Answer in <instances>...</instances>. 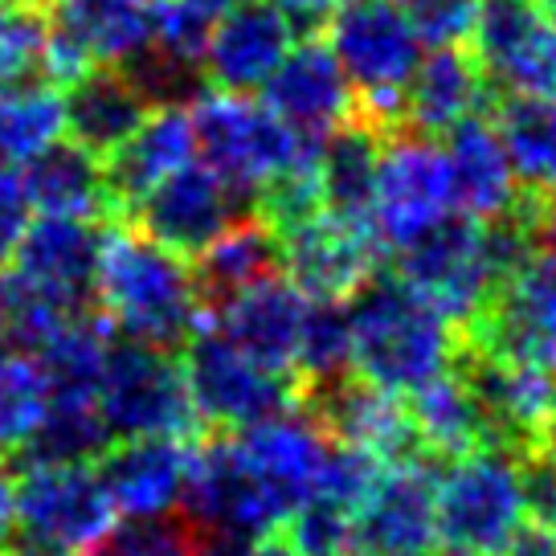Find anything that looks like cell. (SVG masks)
I'll list each match as a JSON object with an SVG mask.
<instances>
[{
	"mask_svg": "<svg viewBox=\"0 0 556 556\" xmlns=\"http://www.w3.org/2000/svg\"><path fill=\"white\" fill-rule=\"evenodd\" d=\"M37 4H58V0H37Z\"/></svg>",
	"mask_w": 556,
	"mask_h": 556,
	"instance_id": "57",
	"label": "cell"
},
{
	"mask_svg": "<svg viewBox=\"0 0 556 556\" xmlns=\"http://www.w3.org/2000/svg\"><path fill=\"white\" fill-rule=\"evenodd\" d=\"M352 372V331H348V307L328 299H307L303 331H299L295 377L299 393L315 384L340 381Z\"/></svg>",
	"mask_w": 556,
	"mask_h": 556,
	"instance_id": "38",
	"label": "cell"
},
{
	"mask_svg": "<svg viewBox=\"0 0 556 556\" xmlns=\"http://www.w3.org/2000/svg\"><path fill=\"white\" fill-rule=\"evenodd\" d=\"M540 446H553L556 451V372H553V389H548V414H544V442Z\"/></svg>",
	"mask_w": 556,
	"mask_h": 556,
	"instance_id": "53",
	"label": "cell"
},
{
	"mask_svg": "<svg viewBox=\"0 0 556 556\" xmlns=\"http://www.w3.org/2000/svg\"><path fill=\"white\" fill-rule=\"evenodd\" d=\"M520 467L504 446L451 458L434 483V548L438 556H500L520 528Z\"/></svg>",
	"mask_w": 556,
	"mask_h": 556,
	"instance_id": "5",
	"label": "cell"
},
{
	"mask_svg": "<svg viewBox=\"0 0 556 556\" xmlns=\"http://www.w3.org/2000/svg\"><path fill=\"white\" fill-rule=\"evenodd\" d=\"M185 384L197 409V421L217 434H238L266 417L299 409V381L287 372L254 365L245 352L229 344L222 331L208 328V319L192 331L185 344Z\"/></svg>",
	"mask_w": 556,
	"mask_h": 556,
	"instance_id": "6",
	"label": "cell"
},
{
	"mask_svg": "<svg viewBox=\"0 0 556 556\" xmlns=\"http://www.w3.org/2000/svg\"><path fill=\"white\" fill-rule=\"evenodd\" d=\"M201 532L185 516L115 523L106 540L90 556H197Z\"/></svg>",
	"mask_w": 556,
	"mask_h": 556,
	"instance_id": "43",
	"label": "cell"
},
{
	"mask_svg": "<svg viewBox=\"0 0 556 556\" xmlns=\"http://www.w3.org/2000/svg\"><path fill=\"white\" fill-rule=\"evenodd\" d=\"M99 414L111 438H192L201 430L189 384L173 352L115 340L99 384Z\"/></svg>",
	"mask_w": 556,
	"mask_h": 556,
	"instance_id": "7",
	"label": "cell"
},
{
	"mask_svg": "<svg viewBox=\"0 0 556 556\" xmlns=\"http://www.w3.org/2000/svg\"><path fill=\"white\" fill-rule=\"evenodd\" d=\"M46 405H50V384L34 352L0 348V454L13 458L25 446Z\"/></svg>",
	"mask_w": 556,
	"mask_h": 556,
	"instance_id": "39",
	"label": "cell"
},
{
	"mask_svg": "<svg viewBox=\"0 0 556 556\" xmlns=\"http://www.w3.org/2000/svg\"><path fill=\"white\" fill-rule=\"evenodd\" d=\"M192 438H119L99 458V475L115 516L160 520L185 504L192 467Z\"/></svg>",
	"mask_w": 556,
	"mask_h": 556,
	"instance_id": "21",
	"label": "cell"
},
{
	"mask_svg": "<svg viewBox=\"0 0 556 556\" xmlns=\"http://www.w3.org/2000/svg\"><path fill=\"white\" fill-rule=\"evenodd\" d=\"M381 470H384V458H377V454L361 451V446H348V442H331L312 500H328V504L344 507V511L356 516L365 507L368 495H372Z\"/></svg>",
	"mask_w": 556,
	"mask_h": 556,
	"instance_id": "42",
	"label": "cell"
},
{
	"mask_svg": "<svg viewBox=\"0 0 556 556\" xmlns=\"http://www.w3.org/2000/svg\"><path fill=\"white\" fill-rule=\"evenodd\" d=\"M185 520L205 536L262 540L278 536L291 507L262 483L233 446V434H217L192 451L189 486H185Z\"/></svg>",
	"mask_w": 556,
	"mask_h": 556,
	"instance_id": "11",
	"label": "cell"
},
{
	"mask_svg": "<svg viewBox=\"0 0 556 556\" xmlns=\"http://www.w3.org/2000/svg\"><path fill=\"white\" fill-rule=\"evenodd\" d=\"M62 90L50 83L0 90V164H25L62 139Z\"/></svg>",
	"mask_w": 556,
	"mask_h": 556,
	"instance_id": "37",
	"label": "cell"
},
{
	"mask_svg": "<svg viewBox=\"0 0 556 556\" xmlns=\"http://www.w3.org/2000/svg\"><path fill=\"white\" fill-rule=\"evenodd\" d=\"M438 458L414 454L384 463L365 507L356 511V556L434 553V483Z\"/></svg>",
	"mask_w": 556,
	"mask_h": 556,
	"instance_id": "15",
	"label": "cell"
},
{
	"mask_svg": "<svg viewBox=\"0 0 556 556\" xmlns=\"http://www.w3.org/2000/svg\"><path fill=\"white\" fill-rule=\"evenodd\" d=\"M458 372L470 384L486 421L491 446H504L511 454H523L544 442V414H548V389L553 372L528 365H507L475 352H458Z\"/></svg>",
	"mask_w": 556,
	"mask_h": 556,
	"instance_id": "22",
	"label": "cell"
},
{
	"mask_svg": "<svg viewBox=\"0 0 556 556\" xmlns=\"http://www.w3.org/2000/svg\"><path fill=\"white\" fill-rule=\"evenodd\" d=\"M208 312H213L208 328L222 331L229 344L245 352L254 365L295 377V352L303 315H307V295L282 270L233 291L222 303H213Z\"/></svg>",
	"mask_w": 556,
	"mask_h": 556,
	"instance_id": "19",
	"label": "cell"
},
{
	"mask_svg": "<svg viewBox=\"0 0 556 556\" xmlns=\"http://www.w3.org/2000/svg\"><path fill=\"white\" fill-rule=\"evenodd\" d=\"M540 13L548 17V25H556V0H540Z\"/></svg>",
	"mask_w": 556,
	"mask_h": 556,
	"instance_id": "55",
	"label": "cell"
},
{
	"mask_svg": "<svg viewBox=\"0 0 556 556\" xmlns=\"http://www.w3.org/2000/svg\"><path fill=\"white\" fill-rule=\"evenodd\" d=\"M180 4H189V9L205 13V17H222L229 4H238V0H180Z\"/></svg>",
	"mask_w": 556,
	"mask_h": 556,
	"instance_id": "54",
	"label": "cell"
},
{
	"mask_svg": "<svg viewBox=\"0 0 556 556\" xmlns=\"http://www.w3.org/2000/svg\"><path fill=\"white\" fill-rule=\"evenodd\" d=\"M50 9L37 0H0V90L46 83Z\"/></svg>",
	"mask_w": 556,
	"mask_h": 556,
	"instance_id": "40",
	"label": "cell"
},
{
	"mask_svg": "<svg viewBox=\"0 0 556 556\" xmlns=\"http://www.w3.org/2000/svg\"><path fill=\"white\" fill-rule=\"evenodd\" d=\"M278 245H282V275L307 299L344 303L377 275L372 229L340 222L331 213H315L312 222L278 233Z\"/></svg>",
	"mask_w": 556,
	"mask_h": 556,
	"instance_id": "17",
	"label": "cell"
},
{
	"mask_svg": "<svg viewBox=\"0 0 556 556\" xmlns=\"http://www.w3.org/2000/svg\"><path fill=\"white\" fill-rule=\"evenodd\" d=\"M500 556H556V532L532 520H520V528L507 536Z\"/></svg>",
	"mask_w": 556,
	"mask_h": 556,
	"instance_id": "50",
	"label": "cell"
},
{
	"mask_svg": "<svg viewBox=\"0 0 556 556\" xmlns=\"http://www.w3.org/2000/svg\"><path fill=\"white\" fill-rule=\"evenodd\" d=\"M486 99V74L475 53L463 46H438L417 62L414 78L405 83L401 127L417 136H446L454 123L479 115Z\"/></svg>",
	"mask_w": 556,
	"mask_h": 556,
	"instance_id": "27",
	"label": "cell"
},
{
	"mask_svg": "<svg viewBox=\"0 0 556 556\" xmlns=\"http://www.w3.org/2000/svg\"><path fill=\"white\" fill-rule=\"evenodd\" d=\"M0 348H4V344H0Z\"/></svg>",
	"mask_w": 556,
	"mask_h": 556,
	"instance_id": "59",
	"label": "cell"
},
{
	"mask_svg": "<svg viewBox=\"0 0 556 556\" xmlns=\"http://www.w3.org/2000/svg\"><path fill=\"white\" fill-rule=\"evenodd\" d=\"M352 90H361L356 115L377 131H401L405 83L421 62V41L401 0H344L319 29Z\"/></svg>",
	"mask_w": 556,
	"mask_h": 556,
	"instance_id": "4",
	"label": "cell"
},
{
	"mask_svg": "<svg viewBox=\"0 0 556 556\" xmlns=\"http://www.w3.org/2000/svg\"><path fill=\"white\" fill-rule=\"evenodd\" d=\"M208 25L213 17L197 13L180 0H156V17H152V46L160 53H168L185 66L201 70V53L208 41Z\"/></svg>",
	"mask_w": 556,
	"mask_h": 556,
	"instance_id": "44",
	"label": "cell"
},
{
	"mask_svg": "<svg viewBox=\"0 0 556 556\" xmlns=\"http://www.w3.org/2000/svg\"><path fill=\"white\" fill-rule=\"evenodd\" d=\"M397 278L426 299L446 324L463 331L495 291L483 226L463 213H451L430 233L397 250Z\"/></svg>",
	"mask_w": 556,
	"mask_h": 556,
	"instance_id": "12",
	"label": "cell"
},
{
	"mask_svg": "<svg viewBox=\"0 0 556 556\" xmlns=\"http://www.w3.org/2000/svg\"><path fill=\"white\" fill-rule=\"evenodd\" d=\"M491 127L504 143V156L520 192L544 197L556 189V99L507 94L491 111Z\"/></svg>",
	"mask_w": 556,
	"mask_h": 556,
	"instance_id": "33",
	"label": "cell"
},
{
	"mask_svg": "<svg viewBox=\"0 0 556 556\" xmlns=\"http://www.w3.org/2000/svg\"><path fill=\"white\" fill-rule=\"evenodd\" d=\"M299 405L315 417V426H319L331 442L361 446V451L377 454L384 463H401V458L426 454L417 446L405 397L384 393V389L361 381V377H352V372L340 377V381L303 389V393H299Z\"/></svg>",
	"mask_w": 556,
	"mask_h": 556,
	"instance_id": "16",
	"label": "cell"
},
{
	"mask_svg": "<svg viewBox=\"0 0 556 556\" xmlns=\"http://www.w3.org/2000/svg\"><path fill=\"white\" fill-rule=\"evenodd\" d=\"M454 208V180L446 164V148L417 131H389L377 164V189L368 229L384 250H405L438 222H446Z\"/></svg>",
	"mask_w": 556,
	"mask_h": 556,
	"instance_id": "9",
	"label": "cell"
},
{
	"mask_svg": "<svg viewBox=\"0 0 556 556\" xmlns=\"http://www.w3.org/2000/svg\"><path fill=\"white\" fill-rule=\"evenodd\" d=\"M544 25L548 17L540 13V0H475L467 41L486 83H500Z\"/></svg>",
	"mask_w": 556,
	"mask_h": 556,
	"instance_id": "36",
	"label": "cell"
},
{
	"mask_svg": "<svg viewBox=\"0 0 556 556\" xmlns=\"http://www.w3.org/2000/svg\"><path fill=\"white\" fill-rule=\"evenodd\" d=\"M381 143H384V131H377L361 115H352L348 123H340L336 131L324 136L319 152H315V180H319L324 213L368 229Z\"/></svg>",
	"mask_w": 556,
	"mask_h": 556,
	"instance_id": "30",
	"label": "cell"
},
{
	"mask_svg": "<svg viewBox=\"0 0 556 556\" xmlns=\"http://www.w3.org/2000/svg\"><path fill=\"white\" fill-rule=\"evenodd\" d=\"M29 201L21 192V176L13 164H0V270L13 262V250H17L21 233L29 226Z\"/></svg>",
	"mask_w": 556,
	"mask_h": 556,
	"instance_id": "47",
	"label": "cell"
},
{
	"mask_svg": "<svg viewBox=\"0 0 556 556\" xmlns=\"http://www.w3.org/2000/svg\"><path fill=\"white\" fill-rule=\"evenodd\" d=\"M197 556H295V553H291V544L282 536L238 540V536H205L201 532Z\"/></svg>",
	"mask_w": 556,
	"mask_h": 556,
	"instance_id": "48",
	"label": "cell"
},
{
	"mask_svg": "<svg viewBox=\"0 0 556 556\" xmlns=\"http://www.w3.org/2000/svg\"><path fill=\"white\" fill-rule=\"evenodd\" d=\"M270 4L295 25V34L312 37L328 25V17L344 4V0H270Z\"/></svg>",
	"mask_w": 556,
	"mask_h": 556,
	"instance_id": "49",
	"label": "cell"
},
{
	"mask_svg": "<svg viewBox=\"0 0 556 556\" xmlns=\"http://www.w3.org/2000/svg\"><path fill=\"white\" fill-rule=\"evenodd\" d=\"M446 164L454 180V208L470 222H495L520 201L504 143L483 115H470L446 131Z\"/></svg>",
	"mask_w": 556,
	"mask_h": 556,
	"instance_id": "29",
	"label": "cell"
},
{
	"mask_svg": "<svg viewBox=\"0 0 556 556\" xmlns=\"http://www.w3.org/2000/svg\"><path fill=\"white\" fill-rule=\"evenodd\" d=\"M197 156L245 201L258 197L275 176L312 164L319 143L295 136L270 106L233 90H197L189 106Z\"/></svg>",
	"mask_w": 556,
	"mask_h": 556,
	"instance_id": "3",
	"label": "cell"
},
{
	"mask_svg": "<svg viewBox=\"0 0 556 556\" xmlns=\"http://www.w3.org/2000/svg\"><path fill=\"white\" fill-rule=\"evenodd\" d=\"M278 270H282V245H278V233L262 222L258 213L233 217L192 262V275H197V287L205 295V307L222 303L226 295L242 291L258 278L278 275Z\"/></svg>",
	"mask_w": 556,
	"mask_h": 556,
	"instance_id": "32",
	"label": "cell"
},
{
	"mask_svg": "<svg viewBox=\"0 0 556 556\" xmlns=\"http://www.w3.org/2000/svg\"><path fill=\"white\" fill-rule=\"evenodd\" d=\"M99 245H103V233L94 229V222L37 217L25 226L17 250H13V270L37 282L41 291H50L53 299H62L74 312H90Z\"/></svg>",
	"mask_w": 556,
	"mask_h": 556,
	"instance_id": "24",
	"label": "cell"
},
{
	"mask_svg": "<svg viewBox=\"0 0 556 556\" xmlns=\"http://www.w3.org/2000/svg\"><path fill=\"white\" fill-rule=\"evenodd\" d=\"M156 0H58L46 41V83L66 87L90 66H123L152 46Z\"/></svg>",
	"mask_w": 556,
	"mask_h": 556,
	"instance_id": "13",
	"label": "cell"
},
{
	"mask_svg": "<svg viewBox=\"0 0 556 556\" xmlns=\"http://www.w3.org/2000/svg\"><path fill=\"white\" fill-rule=\"evenodd\" d=\"M352 377L384 393L409 397L414 389L451 372L463 336L454 324L409 291L397 275H372L348 303Z\"/></svg>",
	"mask_w": 556,
	"mask_h": 556,
	"instance_id": "2",
	"label": "cell"
},
{
	"mask_svg": "<svg viewBox=\"0 0 556 556\" xmlns=\"http://www.w3.org/2000/svg\"><path fill=\"white\" fill-rule=\"evenodd\" d=\"M115 438L106 430L103 414L94 401L50 397L34 434L25 438L13 458L17 467H70V463H99Z\"/></svg>",
	"mask_w": 556,
	"mask_h": 556,
	"instance_id": "35",
	"label": "cell"
},
{
	"mask_svg": "<svg viewBox=\"0 0 556 556\" xmlns=\"http://www.w3.org/2000/svg\"><path fill=\"white\" fill-rule=\"evenodd\" d=\"M17 536L58 556H90L115 528V504L94 463L25 467L13 479Z\"/></svg>",
	"mask_w": 556,
	"mask_h": 556,
	"instance_id": "8",
	"label": "cell"
},
{
	"mask_svg": "<svg viewBox=\"0 0 556 556\" xmlns=\"http://www.w3.org/2000/svg\"><path fill=\"white\" fill-rule=\"evenodd\" d=\"M17 544V495H13V475L0 470V553Z\"/></svg>",
	"mask_w": 556,
	"mask_h": 556,
	"instance_id": "51",
	"label": "cell"
},
{
	"mask_svg": "<svg viewBox=\"0 0 556 556\" xmlns=\"http://www.w3.org/2000/svg\"><path fill=\"white\" fill-rule=\"evenodd\" d=\"M152 103L119 66H90L62 87V123L66 139L87 148L90 156L106 160L123 139L136 131Z\"/></svg>",
	"mask_w": 556,
	"mask_h": 556,
	"instance_id": "28",
	"label": "cell"
},
{
	"mask_svg": "<svg viewBox=\"0 0 556 556\" xmlns=\"http://www.w3.org/2000/svg\"><path fill=\"white\" fill-rule=\"evenodd\" d=\"M94 307L127 340L176 352L208 319L192 262L143 238L127 222H111L94 266Z\"/></svg>",
	"mask_w": 556,
	"mask_h": 556,
	"instance_id": "1",
	"label": "cell"
},
{
	"mask_svg": "<svg viewBox=\"0 0 556 556\" xmlns=\"http://www.w3.org/2000/svg\"><path fill=\"white\" fill-rule=\"evenodd\" d=\"M458 336L475 356L556 372V262L548 254L523 262Z\"/></svg>",
	"mask_w": 556,
	"mask_h": 556,
	"instance_id": "10",
	"label": "cell"
},
{
	"mask_svg": "<svg viewBox=\"0 0 556 556\" xmlns=\"http://www.w3.org/2000/svg\"><path fill=\"white\" fill-rule=\"evenodd\" d=\"M414 556H434V553H414Z\"/></svg>",
	"mask_w": 556,
	"mask_h": 556,
	"instance_id": "58",
	"label": "cell"
},
{
	"mask_svg": "<svg viewBox=\"0 0 556 556\" xmlns=\"http://www.w3.org/2000/svg\"><path fill=\"white\" fill-rule=\"evenodd\" d=\"M295 46V25L270 0H238L208 25L201 74L213 90L254 94Z\"/></svg>",
	"mask_w": 556,
	"mask_h": 556,
	"instance_id": "20",
	"label": "cell"
},
{
	"mask_svg": "<svg viewBox=\"0 0 556 556\" xmlns=\"http://www.w3.org/2000/svg\"><path fill=\"white\" fill-rule=\"evenodd\" d=\"M233 446L245 458V467L275 491L282 504L295 511L307 504L319 483L324 458L331 451V438L315 426V417L299 405L287 414H275L233 434Z\"/></svg>",
	"mask_w": 556,
	"mask_h": 556,
	"instance_id": "23",
	"label": "cell"
},
{
	"mask_svg": "<svg viewBox=\"0 0 556 556\" xmlns=\"http://www.w3.org/2000/svg\"><path fill=\"white\" fill-rule=\"evenodd\" d=\"M242 208L245 197L229 189L222 176L208 173L205 164H185L152 185L136 205H127L119 222L136 226L152 242L168 245L180 258H197L233 217H242Z\"/></svg>",
	"mask_w": 556,
	"mask_h": 556,
	"instance_id": "14",
	"label": "cell"
},
{
	"mask_svg": "<svg viewBox=\"0 0 556 556\" xmlns=\"http://www.w3.org/2000/svg\"><path fill=\"white\" fill-rule=\"evenodd\" d=\"M262 103L295 136L312 143H324L328 131L356 115V94H352L348 74L328 50V41L315 34L287 50V58L262 87Z\"/></svg>",
	"mask_w": 556,
	"mask_h": 556,
	"instance_id": "18",
	"label": "cell"
},
{
	"mask_svg": "<svg viewBox=\"0 0 556 556\" xmlns=\"http://www.w3.org/2000/svg\"><path fill=\"white\" fill-rule=\"evenodd\" d=\"M21 556H58V553H41V548H29V553H21Z\"/></svg>",
	"mask_w": 556,
	"mask_h": 556,
	"instance_id": "56",
	"label": "cell"
},
{
	"mask_svg": "<svg viewBox=\"0 0 556 556\" xmlns=\"http://www.w3.org/2000/svg\"><path fill=\"white\" fill-rule=\"evenodd\" d=\"M111 344H115V328L106 324V315L99 307L66 319L34 352L41 372H46V384H50V397H66V401L99 397Z\"/></svg>",
	"mask_w": 556,
	"mask_h": 556,
	"instance_id": "34",
	"label": "cell"
},
{
	"mask_svg": "<svg viewBox=\"0 0 556 556\" xmlns=\"http://www.w3.org/2000/svg\"><path fill=\"white\" fill-rule=\"evenodd\" d=\"M21 192L41 217H83V222H119L115 197L106 189L103 160L90 156L74 139H53L21 164Z\"/></svg>",
	"mask_w": 556,
	"mask_h": 556,
	"instance_id": "25",
	"label": "cell"
},
{
	"mask_svg": "<svg viewBox=\"0 0 556 556\" xmlns=\"http://www.w3.org/2000/svg\"><path fill=\"white\" fill-rule=\"evenodd\" d=\"M421 46H463L475 21V0H401Z\"/></svg>",
	"mask_w": 556,
	"mask_h": 556,
	"instance_id": "45",
	"label": "cell"
},
{
	"mask_svg": "<svg viewBox=\"0 0 556 556\" xmlns=\"http://www.w3.org/2000/svg\"><path fill=\"white\" fill-rule=\"evenodd\" d=\"M278 536L295 556H356V516L328 500L299 504Z\"/></svg>",
	"mask_w": 556,
	"mask_h": 556,
	"instance_id": "41",
	"label": "cell"
},
{
	"mask_svg": "<svg viewBox=\"0 0 556 556\" xmlns=\"http://www.w3.org/2000/svg\"><path fill=\"white\" fill-rule=\"evenodd\" d=\"M192 156H197V139H192L189 106L185 103L152 106L136 131L103 160L106 189L115 197L119 217L152 185H160L164 176H173L176 168L192 164Z\"/></svg>",
	"mask_w": 556,
	"mask_h": 556,
	"instance_id": "26",
	"label": "cell"
},
{
	"mask_svg": "<svg viewBox=\"0 0 556 556\" xmlns=\"http://www.w3.org/2000/svg\"><path fill=\"white\" fill-rule=\"evenodd\" d=\"M536 245L540 254H548L556 262V189L544 192L536 205Z\"/></svg>",
	"mask_w": 556,
	"mask_h": 556,
	"instance_id": "52",
	"label": "cell"
},
{
	"mask_svg": "<svg viewBox=\"0 0 556 556\" xmlns=\"http://www.w3.org/2000/svg\"><path fill=\"white\" fill-rule=\"evenodd\" d=\"M405 409L414 421L417 446L438 463H451V458H463L479 446H491L483 409H479V401H475L458 368L414 389L405 397Z\"/></svg>",
	"mask_w": 556,
	"mask_h": 556,
	"instance_id": "31",
	"label": "cell"
},
{
	"mask_svg": "<svg viewBox=\"0 0 556 556\" xmlns=\"http://www.w3.org/2000/svg\"><path fill=\"white\" fill-rule=\"evenodd\" d=\"M516 467H520L523 520L556 532V451L553 446H532V451L516 454Z\"/></svg>",
	"mask_w": 556,
	"mask_h": 556,
	"instance_id": "46",
	"label": "cell"
}]
</instances>
